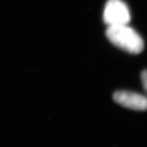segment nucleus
Here are the masks:
<instances>
[{"label":"nucleus","mask_w":147,"mask_h":147,"mask_svg":"<svg viewBox=\"0 0 147 147\" xmlns=\"http://www.w3.org/2000/svg\"><path fill=\"white\" fill-rule=\"evenodd\" d=\"M106 36L112 44L131 54H139L144 50L142 37L127 25L108 26Z\"/></svg>","instance_id":"obj_1"},{"label":"nucleus","mask_w":147,"mask_h":147,"mask_svg":"<svg viewBox=\"0 0 147 147\" xmlns=\"http://www.w3.org/2000/svg\"><path fill=\"white\" fill-rule=\"evenodd\" d=\"M129 7L122 0H108L105 7L103 20L108 26L127 25L130 22Z\"/></svg>","instance_id":"obj_2"},{"label":"nucleus","mask_w":147,"mask_h":147,"mask_svg":"<svg viewBox=\"0 0 147 147\" xmlns=\"http://www.w3.org/2000/svg\"><path fill=\"white\" fill-rule=\"evenodd\" d=\"M113 99L121 106L131 110H147V97L140 93L120 90L114 93Z\"/></svg>","instance_id":"obj_3"},{"label":"nucleus","mask_w":147,"mask_h":147,"mask_svg":"<svg viewBox=\"0 0 147 147\" xmlns=\"http://www.w3.org/2000/svg\"><path fill=\"white\" fill-rule=\"evenodd\" d=\"M140 78H141V82L143 86H144V88L147 93V70H144L142 72Z\"/></svg>","instance_id":"obj_4"}]
</instances>
